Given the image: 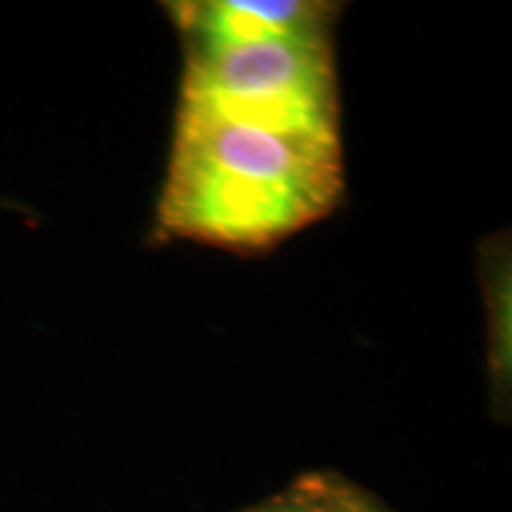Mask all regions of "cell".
I'll list each match as a JSON object with an SVG mask.
<instances>
[{
	"instance_id": "cell-1",
	"label": "cell",
	"mask_w": 512,
	"mask_h": 512,
	"mask_svg": "<svg viewBox=\"0 0 512 512\" xmlns=\"http://www.w3.org/2000/svg\"><path fill=\"white\" fill-rule=\"evenodd\" d=\"M339 192V136L278 131L178 105L157 230L259 252L328 216Z\"/></svg>"
},
{
	"instance_id": "cell-2",
	"label": "cell",
	"mask_w": 512,
	"mask_h": 512,
	"mask_svg": "<svg viewBox=\"0 0 512 512\" xmlns=\"http://www.w3.org/2000/svg\"><path fill=\"white\" fill-rule=\"evenodd\" d=\"M178 105L313 136H339L330 38L185 48Z\"/></svg>"
},
{
	"instance_id": "cell-3",
	"label": "cell",
	"mask_w": 512,
	"mask_h": 512,
	"mask_svg": "<svg viewBox=\"0 0 512 512\" xmlns=\"http://www.w3.org/2000/svg\"><path fill=\"white\" fill-rule=\"evenodd\" d=\"M169 12L185 48L238 46L271 38H330L337 5L318 0H197Z\"/></svg>"
},
{
	"instance_id": "cell-4",
	"label": "cell",
	"mask_w": 512,
	"mask_h": 512,
	"mask_svg": "<svg viewBox=\"0 0 512 512\" xmlns=\"http://www.w3.org/2000/svg\"><path fill=\"white\" fill-rule=\"evenodd\" d=\"M320 512H384L361 491L320 479Z\"/></svg>"
},
{
	"instance_id": "cell-5",
	"label": "cell",
	"mask_w": 512,
	"mask_h": 512,
	"mask_svg": "<svg viewBox=\"0 0 512 512\" xmlns=\"http://www.w3.org/2000/svg\"><path fill=\"white\" fill-rule=\"evenodd\" d=\"M252 512H320V479L311 477L306 482H299L285 496L259 505Z\"/></svg>"
}]
</instances>
